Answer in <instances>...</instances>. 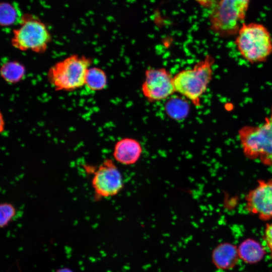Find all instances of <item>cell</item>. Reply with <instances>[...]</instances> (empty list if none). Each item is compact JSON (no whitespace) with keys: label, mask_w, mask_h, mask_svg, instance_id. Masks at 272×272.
Wrapping results in <instances>:
<instances>
[{"label":"cell","mask_w":272,"mask_h":272,"mask_svg":"<svg viewBox=\"0 0 272 272\" xmlns=\"http://www.w3.org/2000/svg\"><path fill=\"white\" fill-rule=\"evenodd\" d=\"M199 5L206 9H211L218 0H194Z\"/></svg>","instance_id":"d6986e66"},{"label":"cell","mask_w":272,"mask_h":272,"mask_svg":"<svg viewBox=\"0 0 272 272\" xmlns=\"http://www.w3.org/2000/svg\"><path fill=\"white\" fill-rule=\"evenodd\" d=\"M250 0H218L209 16L210 30L217 36H236L244 23Z\"/></svg>","instance_id":"3957f363"},{"label":"cell","mask_w":272,"mask_h":272,"mask_svg":"<svg viewBox=\"0 0 272 272\" xmlns=\"http://www.w3.org/2000/svg\"><path fill=\"white\" fill-rule=\"evenodd\" d=\"M235 44L240 55L250 63L265 61L272 53L271 34L260 23H243L236 36Z\"/></svg>","instance_id":"7a4b0ae2"},{"label":"cell","mask_w":272,"mask_h":272,"mask_svg":"<svg viewBox=\"0 0 272 272\" xmlns=\"http://www.w3.org/2000/svg\"><path fill=\"white\" fill-rule=\"evenodd\" d=\"M245 204L247 211L261 220L272 219V178L258 180L246 195Z\"/></svg>","instance_id":"9c48e42d"},{"label":"cell","mask_w":272,"mask_h":272,"mask_svg":"<svg viewBox=\"0 0 272 272\" xmlns=\"http://www.w3.org/2000/svg\"><path fill=\"white\" fill-rule=\"evenodd\" d=\"M165 105L167 115L172 119L181 120L186 117L189 113L188 101L184 97H170Z\"/></svg>","instance_id":"4fadbf2b"},{"label":"cell","mask_w":272,"mask_h":272,"mask_svg":"<svg viewBox=\"0 0 272 272\" xmlns=\"http://www.w3.org/2000/svg\"><path fill=\"white\" fill-rule=\"evenodd\" d=\"M213 260L219 268L228 269L233 267L238 261V249L231 244L225 243L218 245L213 253Z\"/></svg>","instance_id":"8fae6325"},{"label":"cell","mask_w":272,"mask_h":272,"mask_svg":"<svg viewBox=\"0 0 272 272\" xmlns=\"http://www.w3.org/2000/svg\"><path fill=\"white\" fill-rule=\"evenodd\" d=\"M16 209L11 203L4 202L0 206V226L4 228L8 226L16 215Z\"/></svg>","instance_id":"e0dca14e"},{"label":"cell","mask_w":272,"mask_h":272,"mask_svg":"<svg viewBox=\"0 0 272 272\" xmlns=\"http://www.w3.org/2000/svg\"><path fill=\"white\" fill-rule=\"evenodd\" d=\"M238 252L240 258L250 263H255L261 260L264 253L261 246L251 239L243 241L239 246Z\"/></svg>","instance_id":"7c38bea8"},{"label":"cell","mask_w":272,"mask_h":272,"mask_svg":"<svg viewBox=\"0 0 272 272\" xmlns=\"http://www.w3.org/2000/svg\"><path fill=\"white\" fill-rule=\"evenodd\" d=\"M56 272H73L70 268L67 267H62L58 269Z\"/></svg>","instance_id":"ffe728a7"},{"label":"cell","mask_w":272,"mask_h":272,"mask_svg":"<svg viewBox=\"0 0 272 272\" xmlns=\"http://www.w3.org/2000/svg\"><path fill=\"white\" fill-rule=\"evenodd\" d=\"M12 46L21 51L43 53L51 40V36L45 24L36 16L22 15L18 26L14 29Z\"/></svg>","instance_id":"8992f818"},{"label":"cell","mask_w":272,"mask_h":272,"mask_svg":"<svg viewBox=\"0 0 272 272\" xmlns=\"http://www.w3.org/2000/svg\"><path fill=\"white\" fill-rule=\"evenodd\" d=\"M107 84V77L102 69L98 67H90L86 74L85 86L90 91L96 92L104 89Z\"/></svg>","instance_id":"5bb4252c"},{"label":"cell","mask_w":272,"mask_h":272,"mask_svg":"<svg viewBox=\"0 0 272 272\" xmlns=\"http://www.w3.org/2000/svg\"><path fill=\"white\" fill-rule=\"evenodd\" d=\"M87 168L93 174L91 185L95 200L115 196L123 189V176L114 160L106 159L96 167Z\"/></svg>","instance_id":"52a82bcc"},{"label":"cell","mask_w":272,"mask_h":272,"mask_svg":"<svg viewBox=\"0 0 272 272\" xmlns=\"http://www.w3.org/2000/svg\"><path fill=\"white\" fill-rule=\"evenodd\" d=\"M92 60L85 56L71 55L56 62L48 70L47 79L56 91H72L85 86Z\"/></svg>","instance_id":"5b68a950"},{"label":"cell","mask_w":272,"mask_h":272,"mask_svg":"<svg viewBox=\"0 0 272 272\" xmlns=\"http://www.w3.org/2000/svg\"><path fill=\"white\" fill-rule=\"evenodd\" d=\"M141 91L149 102L167 100L175 93L173 76L165 67H149L145 71Z\"/></svg>","instance_id":"ba28073f"},{"label":"cell","mask_w":272,"mask_h":272,"mask_svg":"<svg viewBox=\"0 0 272 272\" xmlns=\"http://www.w3.org/2000/svg\"><path fill=\"white\" fill-rule=\"evenodd\" d=\"M21 16L16 6L8 2L1 3L0 23L2 27H9L19 22Z\"/></svg>","instance_id":"2e32d148"},{"label":"cell","mask_w":272,"mask_h":272,"mask_svg":"<svg viewBox=\"0 0 272 272\" xmlns=\"http://www.w3.org/2000/svg\"><path fill=\"white\" fill-rule=\"evenodd\" d=\"M263 238L272 257V222L266 224L264 231Z\"/></svg>","instance_id":"ac0fdd59"},{"label":"cell","mask_w":272,"mask_h":272,"mask_svg":"<svg viewBox=\"0 0 272 272\" xmlns=\"http://www.w3.org/2000/svg\"><path fill=\"white\" fill-rule=\"evenodd\" d=\"M244 155L258 160L262 164L272 166V107L269 116L258 125H245L238 131Z\"/></svg>","instance_id":"277c9868"},{"label":"cell","mask_w":272,"mask_h":272,"mask_svg":"<svg viewBox=\"0 0 272 272\" xmlns=\"http://www.w3.org/2000/svg\"><path fill=\"white\" fill-rule=\"evenodd\" d=\"M1 75L7 83L16 84L24 79L25 69L23 65L18 61H9L2 65Z\"/></svg>","instance_id":"9a60e30c"},{"label":"cell","mask_w":272,"mask_h":272,"mask_svg":"<svg viewBox=\"0 0 272 272\" xmlns=\"http://www.w3.org/2000/svg\"><path fill=\"white\" fill-rule=\"evenodd\" d=\"M143 152L140 142L133 138L124 137L114 144L112 156L115 162L123 165L131 166L140 160Z\"/></svg>","instance_id":"30bf717a"},{"label":"cell","mask_w":272,"mask_h":272,"mask_svg":"<svg viewBox=\"0 0 272 272\" xmlns=\"http://www.w3.org/2000/svg\"><path fill=\"white\" fill-rule=\"evenodd\" d=\"M215 58L206 55L190 68L181 70L173 76L175 93L187 100L195 107L201 106L202 97L213 78Z\"/></svg>","instance_id":"6da1fadb"}]
</instances>
